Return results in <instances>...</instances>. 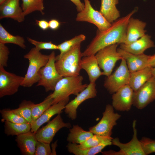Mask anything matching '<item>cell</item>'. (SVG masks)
<instances>
[{
    "label": "cell",
    "mask_w": 155,
    "mask_h": 155,
    "mask_svg": "<svg viewBox=\"0 0 155 155\" xmlns=\"http://www.w3.org/2000/svg\"><path fill=\"white\" fill-rule=\"evenodd\" d=\"M137 10V8H135L127 15L118 19L105 30H98L95 36L82 53V57L95 55L100 49L110 45L123 43L129 20Z\"/></svg>",
    "instance_id": "1"
},
{
    "label": "cell",
    "mask_w": 155,
    "mask_h": 155,
    "mask_svg": "<svg viewBox=\"0 0 155 155\" xmlns=\"http://www.w3.org/2000/svg\"><path fill=\"white\" fill-rule=\"evenodd\" d=\"M82 57L81 43H79L61 57H56L55 65L57 71L63 77L80 75Z\"/></svg>",
    "instance_id": "2"
},
{
    "label": "cell",
    "mask_w": 155,
    "mask_h": 155,
    "mask_svg": "<svg viewBox=\"0 0 155 155\" xmlns=\"http://www.w3.org/2000/svg\"><path fill=\"white\" fill-rule=\"evenodd\" d=\"M82 76L63 77L56 84L53 92L49 96L53 98L52 105L67 98L70 95L77 96L88 84L83 83Z\"/></svg>",
    "instance_id": "3"
},
{
    "label": "cell",
    "mask_w": 155,
    "mask_h": 155,
    "mask_svg": "<svg viewBox=\"0 0 155 155\" xmlns=\"http://www.w3.org/2000/svg\"><path fill=\"white\" fill-rule=\"evenodd\" d=\"M24 58L28 60L29 64L21 86L30 87L38 82L39 71L47 63L49 55L42 54L34 47L24 55Z\"/></svg>",
    "instance_id": "4"
},
{
    "label": "cell",
    "mask_w": 155,
    "mask_h": 155,
    "mask_svg": "<svg viewBox=\"0 0 155 155\" xmlns=\"http://www.w3.org/2000/svg\"><path fill=\"white\" fill-rule=\"evenodd\" d=\"M55 61V52L53 51L49 55L47 63L38 72L39 79L36 86H43L46 92L54 91L57 83L63 77L56 69Z\"/></svg>",
    "instance_id": "5"
},
{
    "label": "cell",
    "mask_w": 155,
    "mask_h": 155,
    "mask_svg": "<svg viewBox=\"0 0 155 155\" xmlns=\"http://www.w3.org/2000/svg\"><path fill=\"white\" fill-rule=\"evenodd\" d=\"M118 44L110 45L100 49L95 55L103 75L107 77L111 74L116 62L123 57L117 51Z\"/></svg>",
    "instance_id": "6"
},
{
    "label": "cell",
    "mask_w": 155,
    "mask_h": 155,
    "mask_svg": "<svg viewBox=\"0 0 155 155\" xmlns=\"http://www.w3.org/2000/svg\"><path fill=\"white\" fill-rule=\"evenodd\" d=\"M114 108L112 105L107 104L100 121L96 125L90 127L89 131L94 134L111 136L113 127L117 125V121L121 117L120 115L114 112Z\"/></svg>",
    "instance_id": "7"
},
{
    "label": "cell",
    "mask_w": 155,
    "mask_h": 155,
    "mask_svg": "<svg viewBox=\"0 0 155 155\" xmlns=\"http://www.w3.org/2000/svg\"><path fill=\"white\" fill-rule=\"evenodd\" d=\"M129 71L125 60L123 58L116 71L107 77L104 86L111 94H113L124 86L128 84L130 77Z\"/></svg>",
    "instance_id": "8"
},
{
    "label": "cell",
    "mask_w": 155,
    "mask_h": 155,
    "mask_svg": "<svg viewBox=\"0 0 155 155\" xmlns=\"http://www.w3.org/2000/svg\"><path fill=\"white\" fill-rule=\"evenodd\" d=\"M84 7L77 14L76 20L87 22L94 24L98 30L102 31L108 28L111 23L108 22L100 11L94 9L89 0H84Z\"/></svg>",
    "instance_id": "9"
},
{
    "label": "cell",
    "mask_w": 155,
    "mask_h": 155,
    "mask_svg": "<svg viewBox=\"0 0 155 155\" xmlns=\"http://www.w3.org/2000/svg\"><path fill=\"white\" fill-rule=\"evenodd\" d=\"M24 77L6 71L0 67V97L11 96L16 93Z\"/></svg>",
    "instance_id": "10"
},
{
    "label": "cell",
    "mask_w": 155,
    "mask_h": 155,
    "mask_svg": "<svg viewBox=\"0 0 155 155\" xmlns=\"http://www.w3.org/2000/svg\"><path fill=\"white\" fill-rule=\"evenodd\" d=\"M155 100V78L152 76L137 91L134 92L133 105L142 109Z\"/></svg>",
    "instance_id": "11"
},
{
    "label": "cell",
    "mask_w": 155,
    "mask_h": 155,
    "mask_svg": "<svg viewBox=\"0 0 155 155\" xmlns=\"http://www.w3.org/2000/svg\"><path fill=\"white\" fill-rule=\"evenodd\" d=\"M71 127L70 123L64 122L60 114H58L45 126L38 129L35 133L36 137L38 141L50 144L60 129L63 127L69 128Z\"/></svg>",
    "instance_id": "12"
},
{
    "label": "cell",
    "mask_w": 155,
    "mask_h": 155,
    "mask_svg": "<svg viewBox=\"0 0 155 155\" xmlns=\"http://www.w3.org/2000/svg\"><path fill=\"white\" fill-rule=\"evenodd\" d=\"M97 93L96 84L90 83L85 89L66 105L65 112L68 117L72 120L75 119L77 116V109L79 106L86 100L96 97Z\"/></svg>",
    "instance_id": "13"
},
{
    "label": "cell",
    "mask_w": 155,
    "mask_h": 155,
    "mask_svg": "<svg viewBox=\"0 0 155 155\" xmlns=\"http://www.w3.org/2000/svg\"><path fill=\"white\" fill-rule=\"evenodd\" d=\"M134 91L126 85L113 94L112 105L117 111H128L133 105Z\"/></svg>",
    "instance_id": "14"
},
{
    "label": "cell",
    "mask_w": 155,
    "mask_h": 155,
    "mask_svg": "<svg viewBox=\"0 0 155 155\" xmlns=\"http://www.w3.org/2000/svg\"><path fill=\"white\" fill-rule=\"evenodd\" d=\"M136 121L133 123V134L130 141L126 143H121L118 138H113L112 144L118 147L120 150L118 155H145L143 150L141 142L137 137V130L136 128Z\"/></svg>",
    "instance_id": "15"
},
{
    "label": "cell",
    "mask_w": 155,
    "mask_h": 155,
    "mask_svg": "<svg viewBox=\"0 0 155 155\" xmlns=\"http://www.w3.org/2000/svg\"><path fill=\"white\" fill-rule=\"evenodd\" d=\"M20 0H7L0 5V19L10 18L18 22H23L25 15Z\"/></svg>",
    "instance_id": "16"
},
{
    "label": "cell",
    "mask_w": 155,
    "mask_h": 155,
    "mask_svg": "<svg viewBox=\"0 0 155 155\" xmlns=\"http://www.w3.org/2000/svg\"><path fill=\"white\" fill-rule=\"evenodd\" d=\"M117 51L126 61L128 69L130 73L141 70L148 66L151 55L144 53L135 55L125 51L120 48Z\"/></svg>",
    "instance_id": "17"
},
{
    "label": "cell",
    "mask_w": 155,
    "mask_h": 155,
    "mask_svg": "<svg viewBox=\"0 0 155 155\" xmlns=\"http://www.w3.org/2000/svg\"><path fill=\"white\" fill-rule=\"evenodd\" d=\"M69 100V98H68L52 105L39 118L36 120L32 121L30 123L31 126L30 131L36 133L41 126L48 122L53 116L61 113Z\"/></svg>",
    "instance_id": "18"
},
{
    "label": "cell",
    "mask_w": 155,
    "mask_h": 155,
    "mask_svg": "<svg viewBox=\"0 0 155 155\" xmlns=\"http://www.w3.org/2000/svg\"><path fill=\"white\" fill-rule=\"evenodd\" d=\"M147 24L140 20L131 17L128 21L126 29V35L124 44H130L145 34V30Z\"/></svg>",
    "instance_id": "19"
},
{
    "label": "cell",
    "mask_w": 155,
    "mask_h": 155,
    "mask_svg": "<svg viewBox=\"0 0 155 155\" xmlns=\"http://www.w3.org/2000/svg\"><path fill=\"white\" fill-rule=\"evenodd\" d=\"M155 47L154 43L151 40V36L145 34L130 44H120L119 48L132 54L140 55L144 53L146 49Z\"/></svg>",
    "instance_id": "20"
},
{
    "label": "cell",
    "mask_w": 155,
    "mask_h": 155,
    "mask_svg": "<svg viewBox=\"0 0 155 155\" xmlns=\"http://www.w3.org/2000/svg\"><path fill=\"white\" fill-rule=\"evenodd\" d=\"M35 133L30 131L17 136L16 141L22 154L34 155L38 141Z\"/></svg>",
    "instance_id": "21"
},
{
    "label": "cell",
    "mask_w": 155,
    "mask_h": 155,
    "mask_svg": "<svg viewBox=\"0 0 155 155\" xmlns=\"http://www.w3.org/2000/svg\"><path fill=\"white\" fill-rule=\"evenodd\" d=\"M80 65L82 69L87 72L91 83H95L97 80L103 75L100 70L95 55L83 57L81 59Z\"/></svg>",
    "instance_id": "22"
},
{
    "label": "cell",
    "mask_w": 155,
    "mask_h": 155,
    "mask_svg": "<svg viewBox=\"0 0 155 155\" xmlns=\"http://www.w3.org/2000/svg\"><path fill=\"white\" fill-rule=\"evenodd\" d=\"M152 67L148 66L141 70L130 73L128 85L134 92L137 91L152 76Z\"/></svg>",
    "instance_id": "23"
},
{
    "label": "cell",
    "mask_w": 155,
    "mask_h": 155,
    "mask_svg": "<svg viewBox=\"0 0 155 155\" xmlns=\"http://www.w3.org/2000/svg\"><path fill=\"white\" fill-rule=\"evenodd\" d=\"M100 11L109 23H112L119 18L120 13L116 6L119 0H101Z\"/></svg>",
    "instance_id": "24"
},
{
    "label": "cell",
    "mask_w": 155,
    "mask_h": 155,
    "mask_svg": "<svg viewBox=\"0 0 155 155\" xmlns=\"http://www.w3.org/2000/svg\"><path fill=\"white\" fill-rule=\"evenodd\" d=\"M113 139L108 140L94 147L81 149L76 144L69 143L67 146L69 152L75 155H94L100 152L106 147L112 145Z\"/></svg>",
    "instance_id": "25"
},
{
    "label": "cell",
    "mask_w": 155,
    "mask_h": 155,
    "mask_svg": "<svg viewBox=\"0 0 155 155\" xmlns=\"http://www.w3.org/2000/svg\"><path fill=\"white\" fill-rule=\"evenodd\" d=\"M69 131L67 140L72 143L81 144L94 135L89 131L84 130L78 125H73Z\"/></svg>",
    "instance_id": "26"
},
{
    "label": "cell",
    "mask_w": 155,
    "mask_h": 155,
    "mask_svg": "<svg viewBox=\"0 0 155 155\" xmlns=\"http://www.w3.org/2000/svg\"><path fill=\"white\" fill-rule=\"evenodd\" d=\"M4 131L8 136H17L30 131V123H15L7 121L4 122Z\"/></svg>",
    "instance_id": "27"
},
{
    "label": "cell",
    "mask_w": 155,
    "mask_h": 155,
    "mask_svg": "<svg viewBox=\"0 0 155 155\" xmlns=\"http://www.w3.org/2000/svg\"><path fill=\"white\" fill-rule=\"evenodd\" d=\"M0 42L5 44H13L24 49L26 47L23 37L19 35L15 36L11 34L1 24H0Z\"/></svg>",
    "instance_id": "28"
},
{
    "label": "cell",
    "mask_w": 155,
    "mask_h": 155,
    "mask_svg": "<svg viewBox=\"0 0 155 155\" xmlns=\"http://www.w3.org/2000/svg\"><path fill=\"white\" fill-rule=\"evenodd\" d=\"M21 0V7L25 16L36 11L40 12L42 15L44 14L43 0Z\"/></svg>",
    "instance_id": "29"
},
{
    "label": "cell",
    "mask_w": 155,
    "mask_h": 155,
    "mask_svg": "<svg viewBox=\"0 0 155 155\" xmlns=\"http://www.w3.org/2000/svg\"><path fill=\"white\" fill-rule=\"evenodd\" d=\"M53 101V98L48 96L42 102L36 104L34 103L32 106V121L39 118L52 105Z\"/></svg>",
    "instance_id": "30"
},
{
    "label": "cell",
    "mask_w": 155,
    "mask_h": 155,
    "mask_svg": "<svg viewBox=\"0 0 155 155\" xmlns=\"http://www.w3.org/2000/svg\"><path fill=\"white\" fill-rule=\"evenodd\" d=\"M34 103L31 101L24 100L20 103L18 108L13 110L28 123H30L32 121V106Z\"/></svg>",
    "instance_id": "31"
},
{
    "label": "cell",
    "mask_w": 155,
    "mask_h": 155,
    "mask_svg": "<svg viewBox=\"0 0 155 155\" xmlns=\"http://www.w3.org/2000/svg\"><path fill=\"white\" fill-rule=\"evenodd\" d=\"M86 38L84 35L80 34L57 45V49L60 51V53L57 56L61 57L75 45L81 43L85 40Z\"/></svg>",
    "instance_id": "32"
},
{
    "label": "cell",
    "mask_w": 155,
    "mask_h": 155,
    "mask_svg": "<svg viewBox=\"0 0 155 155\" xmlns=\"http://www.w3.org/2000/svg\"><path fill=\"white\" fill-rule=\"evenodd\" d=\"M2 122L7 121L15 123H28L19 115L15 112L13 109L5 108L0 110Z\"/></svg>",
    "instance_id": "33"
},
{
    "label": "cell",
    "mask_w": 155,
    "mask_h": 155,
    "mask_svg": "<svg viewBox=\"0 0 155 155\" xmlns=\"http://www.w3.org/2000/svg\"><path fill=\"white\" fill-rule=\"evenodd\" d=\"M113 138L111 136H102L94 134L82 143L78 145L81 149H84L96 146L108 140Z\"/></svg>",
    "instance_id": "34"
},
{
    "label": "cell",
    "mask_w": 155,
    "mask_h": 155,
    "mask_svg": "<svg viewBox=\"0 0 155 155\" xmlns=\"http://www.w3.org/2000/svg\"><path fill=\"white\" fill-rule=\"evenodd\" d=\"M27 40L31 44L35 46L36 48L40 51L42 49H57V45L51 42H43L39 41L29 37L27 38Z\"/></svg>",
    "instance_id": "35"
},
{
    "label": "cell",
    "mask_w": 155,
    "mask_h": 155,
    "mask_svg": "<svg viewBox=\"0 0 155 155\" xmlns=\"http://www.w3.org/2000/svg\"><path fill=\"white\" fill-rule=\"evenodd\" d=\"M140 141L145 155L155 152V140L144 137Z\"/></svg>",
    "instance_id": "36"
},
{
    "label": "cell",
    "mask_w": 155,
    "mask_h": 155,
    "mask_svg": "<svg viewBox=\"0 0 155 155\" xmlns=\"http://www.w3.org/2000/svg\"><path fill=\"white\" fill-rule=\"evenodd\" d=\"M50 144L38 141L36 145L34 155H51L52 150Z\"/></svg>",
    "instance_id": "37"
},
{
    "label": "cell",
    "mask_w": 155,
    "mask_h": 155,
    "mask_svg": "<svg viewBox=\"0 0 155 155\" xmlns=\"http://www.w3.org/2000/svg\"><path fill=\"white\" fill-rule=\"evenodd\" d=\"M9 51L5 44L0 42V67L7 66Z\"/></svg>",
    "instance_id": "38"
},
{
    "label": "cell",
    "mask_w": 155,
    "mask_h": 155,
    "mask_svg": "<svg viewBox=\"0 0 155 155\" xmlns=\"http://www.w3.org/2000/svg\"><path fill=\"white\" fill-rule=\"evenodd\" d=\"M36 23L40 28L44 30L47 29L49 28V22L45 20H36Z\"/></svg>",
    "instance_id": "39"
},
{
    "label": "cell",
    "mask_w": 155,
    "mask_h": 155,
    "mask_svg": "<svg viewBox=\"0 0 155 155\" xmlns=\"http://www.w3.org/2000/svg\"><path fill=\"white\" fill-rule=\"evenodd\" d=\"M49 28L53 30H56L59 27L60 24L55 19H52L49 22Z\"/></svg>",
    "instance_id": "40"
},
{
    "label": "cell",
    "mask_w": 155,
    "mask_h": 155,
    "mask_svg": "<svg viewBox=\"0 0 155 155\" xmlns=\"http://www.w3.org/2000/svg\"><path fill=\"white\" fill-rule=\"evenodd\" d=\"M76 6L77 11L80 12L82 11L84 7V4L81 2L80 0H70Z\"/></svg>",
    "instance_id": "41"
},
{
    "label": "cell",
    "mask_w": 155,
    "mask_h": 155,
    "mask_svg": "<svg viewBox=\"0 0 155 155\" xmlns=\"http://www.w3.org/2000/svg\"><path fill=\"white\" fill-rule=\"evenodd\" d=\"M148 66L152 67H155V54L151 55L148 61Z\"/></svg>",
    "instance_id": "42"
},
{
    "label": "cell",
    "mask_w": 155,
    "mask_h": 155,
    "mask_svg": "<svg viewBox=\"0 0 155 155\" xmlns=\"http://www.w3.org/2000/svg\"><path fill=\"white\" fill-rule=\"evenodd\" d=\"M152 76L155 78V67H152Z\"/></svg>",
    "instance_id": "43"
},
{
    "label": "cell",
    "mask_w": 155,
    "mask_h": 155,
    "mask_svg": "<svg viewBox=\"0 0 155 155\" xmlns=\"http://www.w3.org/2000/svg\"><path fill=\"white\" fill-rule=\"evenodd\" d=\"M7 0H0V5L2 4Z\"/></svg>",
    "instance_id": "44"
}]
</instances>
